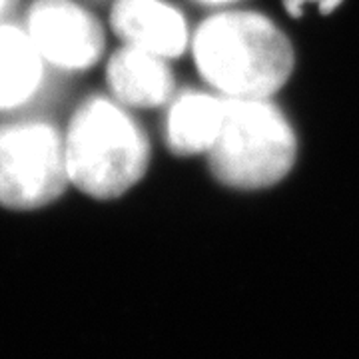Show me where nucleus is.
Listing matches in <instances>:
<instances>
[{
	"instance_id": "obj_11",
	"label": "nucleus",
	"mask_w": 359,
	"mask_h": 359,
	"mask_svg": "<svg viewBox=\"0 0 359 359\" xmlns=\"http://www.w3.org/2000/svg\"><path fill=\"white\" fill-rule=\"evenodd\" d=\"M200 4H208V6H226V4H236L240 0H196Z\"/></svg>"
},
{
	"instance_id": "obj_5",
	"label": "nucleus",
	"mask_w": 359,
	"mask_h": 359,
	"mask_svg": "<svg viewBox=\"0 0 359 359\" xmlns=\"http://www.w3.org/2000/svg\"><path fill=\"white\" fill-rule=\"evenodd\" d=\"M26 32L40 56L60 68L82 70L102 56V26L72 0H34Z\"/></svg>"
},
{
	"instance_id": "obj_4",
	"label": "nucleus",
	"mask_w": 359,
	"mask_h": 359,
	"mask_svg": "<svg viewBox=\"0 0 359 359\" xmlns=\"http://www.w3.org/2000/svg\"><path fill=\"white\" fill-rule=\"evenodd\" d=\"M65 140L44 122L0 126V205L34 210L60 198L68 184Z\"/></svg>"
},
{
	"instance_id": "obj_6",
	"label": "nucleus",
	"mask_w": 359,
	"mask_h": 359,
	"mask_svg": "<svg viewBox=\"0 0 359 359\" xmlns=\"http://www.w3.org/2000/svg\"><path fill=\"white\" fill-rule=\"evenodd\" d=\"M112 28L128 46L176 58L188 46L184 16L162 0H118L112 8Z\"/></svg>"
},
{
	"instance_id": "obj_2",
	"label": "nucleus",
	"mask_w": 359,
	"mask_h": 359,
	"mask_svg": "<svg viewBox=\"0 0 359 359\" xmlns=\"http://www.w3.org/2000/svg\"><path fill=\"white\" fill-rule=\"evenodd\" d=\"M68 180L98 200L118 198L146 174L150 144L120 106L106 98L84 102L65 140Z\"/></svg>"
},
{
	"instance_id": "obj_7",
	"label": "nucleus",
	"mask_w": 359,
	"mask_h": 359,
	"mask_svg": "<svg viewBox=\"0 0 359 359\" xmlns=\"http://www.w3.org/2000/svg\"><path fill=\"white\" fill-rule=\"evenodd\" d=\"M108 84L120 102L134 108H154L172 98L174 74L166 58L126 46L108 62Z\"/></svg>"
},
{
	"instance_id": "obj_12",
	"label": "nucleus",
	"mask_w": 359,
	"mask_h": 359,
	"mask_svg": "<svg viewBox=\"0 0 359 359\" xmlns=\"http://www.w3.org/2000/svg\"><path fill=\"white\" fill-rule=\"evenodd\" d=\"M14 0H0V18L4 16V14L8 13V8L13 6Z\"/></svg>"
},
{
	"instance_id": "obj_9",
	"label": "nucleus",
	"mask_w": 359,
	"mask_h": 359,
	"mask_svg": "<svg viewBox=\"0 0 359 359\" xmlns=\"http://www.w3.org/2000/svg\"><path fill=\"white\" fill-rule=\"evenodd\" d=\"M44 58L28 32L0 25V110L22 106L42 82Z\"/></svg>"
},
{
	"instance_id": "obj_3",
	"label": "nucleus",
	"mask_w": 359,
	"mask_h": 359,
	"mask_svg": "<svg viewBox=\"0 0 359 359\" xmlns=\"http://www.w3.org/2000/svg\"><path fill=\"white\" fill-rule=\"evenodd\" d=\"M210 154L214 176L238 190H262L294 168L297 140L269 98H224V118Z\"/></svg>"
},
{
	"instance_id": "obj_10",
	"label": "nucleus",
	"mask_w": 359,
	"mask_h": 359,
	"mask_svg": "<svg viewBox=\"0 0 359 359\" xmlns=\"http://www.w3.org/2000/svg\"><path fill=\"white\" fill-rule=\"evenodd\" d=\"M306 2H318V4H320V11L325 14V13H332L341 0H285V8L294 14V16H299Z\"/></svg>"
},
{
	"instance_id": "obj_8",
	"label": "nucleus",
	"mask_w": 359,
	"mask_h": 359,
	"mask_svg": "<svg viewBox=\"0 0 359 359\" xmlns=\"http://www.w3.org/2000/svg\"><path fill=\"white\" fill-rule=\"evenodd\" d=\"M224 118V98L188 90L178 96L168 114L166 140L180 156L210 152Z\"/></svg>"
},
{
	"instance_id": "obj_1",
	"label": "nucleus",
	"mask_w": 359,
	"mask_h": 359,
	"mask_svg": "<svg viewBox=\"0 0 359 359\" xmlns=\"http://www.w3.org/2000/svg\"><path fill=\"white\" fill-rule=\"evenodd\" d=\"M198 72L224 98H269L294 70V46L266 14L226 11L210 16L192 40Z\"/></svg>"
}]
</instances>
